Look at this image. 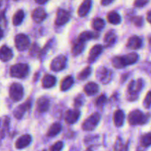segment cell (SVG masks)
<instances>
[{"label": "cell", "mask_w": 151, "mask_h": 151, "mask_svg": "<svg viewBox=\"0 0 151 151\" xmlns=\"http://www.w3.org/2000/svg\"><path fill=\"white\" fill-rule=\"evenodd\" d=\"M29 44L30 42L29 38L24 34H18L15 37V45L19 51H24L27 50L29 47Z\"/></svg>", "instance_id": "8"}, {"label": "cell", "mask_w": 151, "mask_h": 151, "mask_svg": "<svg viewBox=\"0 0 151 151\" xmlns=\"http://www.w3.org/2000/svg\"><path fill=\"white\" fill-rule=\"evenodd\" d=\"M138 151H140V150H138Z\"/></svg>", "instance_id": "48"}, {"label": "cell", "mask_w": 151, "mask_h": 151, "mask_svg": "<svg viewBox=\"0 0 151 151\" xmlns=\"http://www.w3.org/2000/svg\"><path fill=\"white\" fill-rule=\"evenodd\" d=\"M150 118V114H145L139 110H134L130 112L128 116V122L131 125H144L147 123Z\"/></svg>", "instance_id": "2"}, {"label": "cell", "mask_w": 151, "mask_h": 151, "mask_svg": "<svg viewBox=\"0 0 151 151\" xmlns=\"http://www.w3.org/2000/svg\"><path fill=\"white\" fill-rule=\"evenodd\" d=\"M100 120V114L97 112H95L91 116H88L83 122L82 125V128L85 131H94L96 127L98 125Z\"/></svg>", "instance_id": "5"}, {"label": "cell", "mask_w": 151, "mask_h": 151, "mask_svg": "<svg viewBox=\"0 0 151 151\" xmlns=\"http://www.w3.org/2000/svg\"><path fill=\"white\" fill-rule=\"evenodd\" d=\"M96 77L103 84H107L111 81L112 72L106 67H100L97 69Z\"/></svg>", "instance_id": "9"}, {"label": "cell", "mask_w": 151, "mask_h": 151, "mask_svg": "<svg viewBox=\"0 0 151 151\" xmlns=\"http://www.w3.org/2000/svg\"><path fill=\"white\" fill-rule=\"evenodd\" d=\"M69 19H70V14L69 12L63 9H60L56 15L55 24L57 26H62V25L65 24L69 20Z\"/></svg>", "instance_id": "11"}, {"label": "cell", "mask_w": 151, "mask_h": 151, "mask_svg": "<svg viewBox=\"0 0 151 151\" xmlns=\"http://www.w3.org/2000/svg\"><path fill=\"white\" fill-rule=\"evenodd\" d=\"M32 142V137L29 134H24L19 137L15 143V147L17 149H23L29 145Z\"/></svg>", "instance_id": "15"}, {"label": "cell", "mask_w": 151, "mask_h": 151, "mask_svg": "<svg viewBox=\"0 0 151 151\" xmlns=\"http://www.w3.org/2000/svg\"><path fill=\"white\" fill-rule=\"evenodd\" d=\"M149 2V0H135L134 5L136 7H142Z\"/></svg>", "instance_id": "41"}, {"label": "cell", "mask_w": 151, "mask_h": 151, "mask_svg": "<svg viewBox=\"0 0 151 151\" xmlns=\"http://www.w3.org/2000/svg\"><path fill=\"white\" fill-rule=\"evenodd\" d=\"M106 23L105 21L101 18H95L94 20L92 21V27L95 30L100 31L104 28Z\"/></svg>", "instance_id": "31"}, {"label": "cell", "mask_w": 151, "mask_h": 151, "mask_svg": "<svg viewBox=\"0 0 151 151\" xmlns=\"http://www.w3.org/2000/svg\"><path fill=\"white\" fill-rule=\"evenodd\" d=\"M49 0H35V2L37 4H45L46 2H47Z\"/></svg>", "instance_id": "43"}, {"label": "cell", "mask_w": 151, "mask_h": 151, "mask_svg": "<svg viewBox=\"0 0 151 151\" xmlns=\"http://www.w3.org/2000/svg\"><path fill=\"white\" fill-rule=\"evenodd\" d=\"M114 150V151H128V144L124 145L122 139L119 137L115 142Z\"/></svg>", "instance_id": "33"}, {"label": "cell", "mask_w": 151, "mask_h": 151, "mask_svg": "<svg viewBox=\"0 0 151 151\" xmlns=\"http://www.w3.org/2000/svg\"><path fill=\"white\" fill-rule=\"evenodd\" d=\"M113 119L115 126L117 128L122 126L124 124V121H125V114H124L123 111L119 110V109L116 110L114 114Z\"/></svg>", "instance_id": "23"}, {"label": "cell", "mask_w": 151, "mask_h": 151, "mask_svg": "<svg viewBox=\"0 0 151 151\" xmlns=\"http://www.w3.org/2000/svg\"><path fill=\"white\" fill-rule=\"evenodd\" d=\"M107 20L109 23L116 25L121 23L122 19H121V16H119V13L115 11H111L107 15Z\"/></svg>", "instance_id": "28"}, {"label": "cell", "mask_w": 151, "mask_h": 151, "mask_svg": "<svg viewBox=\"0 0 151 151\" xmlns=\"http://www.w3.org/2000/svg\"><path fill=\"white\" fill-rule=\"evenodd\" d=\"M40 52V48L38 46L37 44H33L32 45V47H30V50H29V55L31 56H38Z\"/></svg>", "instance_id": "36"}, {"label": "cell", "mask_w": 151, "mask_h": 151, "mask_svg": "<svg viewBox=\"0 0 151 151\" xmlns=\"http://www.w3.org/2000/svg\"><path fill=\"white\" fill-rule=\"evenodd\" d=\"M63 147V142L58 141L55 143L51 147H50V151H61Z\"/></svg>", "instance_id": "38"}, {"label": "cell", "mask_w": 151, "mask_h": 151, "mask_svg": "<svg viewBox=\"0 0 151 151\" xmlns=\"http://www.w3.org/2000/svg\"><path fill=\"white\" fill-rule=\"evenodd\" d=\"M84 102V98L83 97V95L81 94H79L78 96H77L76 97L74 100V106H75L76 108L80 107V106H82Z\"/></svg>", "instance_id": "37"}, {"label": "cell", "mask_w": 151, "mask_h": 151, "mask_svg": "<svg viewBox=\"0 0 151 151\" xmlns=\"http://www.w3.org/2000/svg\"><path fill=\"white\" fill-rule=\"evenodd\" d=\"M139 60V55L136 52H131L122 56H115L112 58V65L116 69H122L128 65H132Z\"/></svg>", "instance_id": "1"}, {"label": "cell", "mask_w": 151, "mask_h": 151, "mask_svg": "<svg viewBox=\"0 0 151 151\" xmlns=\"http://www.w3.org/2000/svg\"><path fill=\"white\" fill-rule=\"evenodd\" d=\"M66 63H67V58L66 56L60 55L55 57L52 60L51 64H50V69L53 72H60L66 67Z\"/></svg>", "instance_id": "7"}, {"label": "cell", "mask_w": 151, "mask_h": 151, "mask_svg": "<svg viewBox=\"0 0 151 151\" xmlns=\"http://www.w3.org/2000/svg\"><path fill=\"white\" fill-rule=\"evenodd\" d=\"M141 145L144 147H147L151 145V134L150 132L145 134L141 139Z\"/></svg>", "instance_id": "34"}, {"label": "cell", "mask_w": 151, "mask_h": 151, "mask_svg": "<svg viewBox=\"0 0 151 151\" xmlns=\"http://www.w3.org/2000/svg\"><path fill=\"white\" fill-rule=\"evenodd\" d=\"M29 66L26 63H19L12 66L10 69V75L13 78H24L29 74Z\"/></svg>", "instance_id": "3"}, {"label": "cell", "mask_w": 151, "mask_h": 151, "mask_svg": "<svg viewBox=\"0 0 151 151\" xmlns=\"http://www.w3.org/2000/svg\"><path fill=\"white\" fill-rule=\"evenodd\" d=\"M143 81L142 79H138L137 81H131L128 86V100L134 101L137 100L138 97L139 92L142 90L143 87Z\"/></svg>", "instance_id": "4"}, {"label": "cell", "mask_w": 151, "mask_h": 151, "mask_svg": "<svg viewBox=\"0 0 151 151\" xmlns=\"http://www.w3.org/2000/svg\"><path fill=\"white\" fill-rule=\"evenodd\" d=\"M9 95L10 99L14 102L20 101L24 96V88L21 84L14 83L10 86Z\"/></svg>", "instance_id": "6"}, {"label": "cell", "mask_w": 151, "mask_h": 151, "mask_svg": "<svg viewBox=\"0 0 151 151\" xmlns=\"http://www.w3.org/2000/svg\"><path fill=\"white\" fill-rule=\"evenodd\" d=\"M74 78L72 76H66V78L62 80L60 83V90L63 91H67L68 89L72 87V86L74 84Z\"/></svg>", "instance_id": "27"}, {"label": "cell", "mask_w": 151, "mask_h": 151, "mask_svg": "<svg viewBox=\"0 0 151 151\" xmlns=\"http://www.w3.org/2000/svg\"><path fill=\"white\" fill-rule=\"evenodd\" d=\"M42 151H47L46 150H42Z\"/></svg>", "instance_id": "46"}, {"label": "cell", "mask_w": 151, "mask_h": 151, "mask_svg": "<svg viewBox=\"0 0 151 151\" xmlns=\"http://www.w3.org/2000/svg\"><path fill=\"white\" fill-rule=\"evenodd\" d=\"M47 17V13L42 7H37L32 13V19L36 23H41Z\"/></svg>", "instance_id": "18"}, {"label": "cell", "mask_w": 151, "mask_h": 151, "mask_svg": "<svg viewBox=\"0 0 151 151\" xmlns=\"http://www.w3.org/2000/svg\"><path fill=\"white\" fill-rule=\"evenodd\" d=\"M13 56V51L7 46L3 45L0 47V60L2 62H7L11 60Z\"/></svg>", "instance_id": "19"}, {"label": "cell", "mask_w": 151, "mask_h": 151, "mask_svg": "<svg viewBox=\"0 0 151 151\" xmlns=\"http://www.w3.org/2000/svg\"><path fill=\"white\" fill-rule=\"evenodd\" d=\"M142 45V38L137 36V35H133L128 40L126 47L132 50H136L141 48Z\"/></svg>", "instance_id": "16"}, {"label": "cell", "mask_w": 151, "mask_h": 151, "mask_svg": "<svg viewBox=\"0 0 151 151\" xmlns=\"http://www.w3.org/2000/svg\"><path fill=\"white\" fill-rule=\"evenodd\" d=\"M132 22L137 27H142L143 25V18L142 16H134L132 19Z\"/></svg>", "instance_id": "40"}, {"label": "cell", "mask_w": 151, "mask_h": 151, "mask_svg": "<svg viewBox=\"0 0 151 151\" xmlns=\"http://www.w3.org/2000/svg\"><path fill=\"white\" fill-rule=\"evenodd\" d=\"M85 43L84 41L77 39L75 41L72 47V53L73 55L78 56L83 52L85 49Z\"/></svg>", "instance_id": "21"}, {"label": "cell", "mask_w": 151, "mask_h": 151, "mask_svg": "<svg viewBox=\"0 0 151 151\" xmlns=\"http://www.w3.org/2000/svg\"><path fill=\"white\" fill-rule=\"evenodd\" d=\"M114 0H101V4L103 6H107L113 2Z\"/></svg>", "instance_id": "42"}, {"label": "cell", "mask_w": 151, "mask_h": 151, "mask_svg": "<svg viewBox=\"0 0 151 151\" xmlns=\"http://www.w3.org/2000/svg\"><path fill=\"white\" fill-rule=\"evenodd\" d=\"M31 103L30 100H27V101H25L24 103H23L22 104H21L20 106H18L16 109L13 111V115H14L15 118L18 119H21L23 117L24 114H25V112L29 110V109L31 108Z\"/></svg>", "instance_id": "10"}, {"label": "cell", "mask_w": 151, "mask_h": 151, "mask_svg": "<svg viewBox=\"0 0 151 151\" xmlns=\"http://www.w3.org/2000/svg\"><path fill=\"white\" fill-rule=\"evenodd\" d=\"M107 101V98H106V96L105 94H101V95L99 96L95 100V105L98 108H102L105 105V103Z\"/></svg>", "instance_id": "35"}, {"label": "cell", "mask_w": 151, "mask_h": 151, "mask_svg": "<svg viewBox=\"0 0 151 151\" xmlns=\"http://www.w3.org/2000/svg\"><path fill=\"white\" fill-rule=\"evenodd\" d=\"M103 50V47L101 44H96L94 45L92 48L91 49L88 54V63H92L93 62L97 60V58L100 55Z\"/></svg>", "instance_id": "12"}, {"label": "cell", "mask_w": 151, "mask_h": 151, "mask_svg": "<svg viewBox=\"0 0 151 151\" xmlns=\"http://www.w3.org/2000/svg\"><path fill=\"white\" fill-rule=\"evenodd\" d=\"M61 129L62 126L60 123L55 122V123L52 124V125H51V127L50 128V129L48 130V131H47V137H55V136L58 135V134L61 131Z\"/></svg>", "instance_id": "29"}, {"label": "cell", "mask_w": 151, "mask_h": 151, "mask_svg": "<svg viewBox=\"0 0 151 151\" xmlns=\"http://www.w3.org/2000/svg\"><path fill=\"white\" fill-rule=\"evenodd\" d=\"M50 102L48 98L41 97L38 99L36 103V109L39 113H44L50 109Z\"/></svg>", "instance_id": "14"}, {"label": "cell", "mask_w": 151, "mask_h": 151, "mask_svg": "<svg viewBox=\"0 0 151 151\" xmlns=\"http://www.w3.org/2000/svg\"><path fill=\"white\" fill-rule=\"evenodd\" d=\"M147 21L148 22V23H150L151 22V11L149 10L147 13Z\"/></svg>", "instance_id": "44"}, {"label": "cell", "mask_w": 151, "mask_h": 151, "mask_svg": "<svg viewBox=\"0 0 151 151\" xmlns=\"http://www.w3.org/2000/svg\"><path fill=\"white\" fill-rule=\"evenodd\" d=\"M14 1H17V0H14Z\"/></svg>", "instance_id": "47"}, {"label": "cell", "mask_w": 151, "mask_h": 151, "mask_svg": "<svg viewBox=\"0 0 151 151\" xmlns=\"http://www.w3.org/2000/svg\"><path fill=\"white\" fill-rule=\"evenodd\" d=\"M91 72H92V69L90 66H87L86 67L82 72H80L78 75V79L80 81H84L86 78H88L89 77V75H91Z\"/></svg>", "instance_id": "32"}, {"label": "cell", "mask_w": 151, "mask_h": 151, "mask_svg": "<svg viewBox=\"0 0 151 151\" xmlns=\"http://www.w3.org/2000/svg\"><path fill=\"white\" fill-rule=\"evenodd\" d=\"M150 100H151V93L150 91H149L147 93V95L145 97L144 102H143V105H144L145 108V109H150Z\"/></svg>", "instance_id": "39"}, {"label": "cell", "mask_w": 151, "mask_h": 151, "mask_svg": "<svg viewBox=\"0 0 151 151\" xmlns=\"http://www.w3.org/2000/svg\"><path fill=\"white\" fill-rule=\"evenodd\" d=\"M80 115L81 113L78 109H69L65 114V121L67 124H74L78 120Z\"/></svg>", "instance_id": "13"}, {"label": "cell", "mask_w": 151, "mask_h": 151, "mask_svg": "<svg viewBox=\"0 0 151 151\" xmlns=\"http://www.w3.org/2000/svg\"><path fill=\"white\" fill-rule=\"evenodd\" d=\"M83 91L87 96H93L98 92L99 86L95 83H88L84 86Z\"/></svg>", "instance_id": "25"}, {"label": "cell", "mask_w": 151, "mask_h": 151, "mask_svg": "<svg viewBox=\"0 0 151 151\" xmlns=\"http://www.w3.org/2000/svg\"><path fill=\"white\" fill-rule=\"evenodd\" d=\"M24 18V12L22 10H17L13 16V24L14 26H19L23 22Z\"/></svg>", "instance_id": "30"}, {"label": "cell", "mask_w": 151, "mask_h": 151, "mask_svg": "<svg viewBox=\"0 0 151 151\" xmlns=\"http://www.w3.org/2000/svg\"><path fill=\"white\" fill-rule=\"evenodd\" d=\"M3 35H4V32H3V30L2 29H1V27H0V39L2 38Z\"/></svg>", "instance_id": "45"}, {"label": "cell", "mask_w": 151, "mask_h": 151, "mask_svg": "<svg viewBox=\"0 0 151 151\" xmlns=\"http://www.w3.org/2000/svg\"><path fill=\"white\" fill-rule=\"evenodd\" d=\"M10 121V118L7 116H3L0 117V138L1 139L4 138L8 131Z\"/></svg>", "instance_id": "17"}, {"label": "cell", "mask_w": 151, "mask_h": 151, "mask_svg": "<svg viewBox=\"0 0 151 151\" xmlns=\"http://www.w3.org/2000/svg\"><path fill=\"white\" fill-rule=\"evenodd\" d=\"M116 41V32L114 30H110L106 32L104 37V44L106 47H112Z\"/></svg>", "instance_id": "22"}, {"label": "cell", "mask_w": 151, "mask_h": 151, "mask_svg": "<svg viewBox=\"0 0 151 151\" xmlns=\"http://www.w3.org/2000/svg\"><path fill=\"white\" fill-rule=\"evenodd\" d=\"M99 37H100V34L97 33V32H92V31H84V32H81L80 34L78 39L86 42V41H88V40L97 39Z\"/></svg>", "instance_id": "24"}, {"label": "cell", "mask_w": 151, "mask_h": 151, "mask_svg": "<svg viewBox=\"0 0 151 151\" xmlns=\"http://www.w3.org/2000/svg\"><path fill=\"white\" fill-rule=\"evenodd\" d=\"M91 4H92L91 0H84L78 10V16H81V17L86 16L91 10Z\"/></svg>", "instance_id": "20"}, {"label": "cell", "mask_w": 151, "mask_h": 151, "mask_svg": "<svg viewBox=\"0 0 151 151\" xmlns=\"http://www.w3.org/2000/svg\"><path fill=\"white\" fill-rule=\"evenodd\" d=\"M55 77L51 75H47L43 78L42 79V86L45 88H50L54 86L56 83Z\"/></svg>", "instance_id": "26"}]
</instances>
